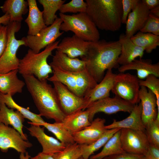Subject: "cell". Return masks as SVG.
I'll use <instances>...</instances> for the list:
<instances>
[{
  "label": "cell",
  "instance_id": "1",
  "mask_svg": "<svg viewBox=\"0 0 159 159\" xmlns=\"http://www.w3.org/2000/svg\"><path fill=\"white\" fill-rule=\"evenodd\" d=\"M121 52L119 41L104 40L89 42L86 55L81 58L86 69L97 83L103 78L105 71L118 68V60Z\"/></svg>",
  "mask_w": 159,
  "mask_h": 159
},
{
  "label": "cell",
  "instance_id": "2",
  "mask_svg": "<svg viewBox=\"0 0 159 159\" xmlns=\"http://www.w3.org/2000/svg\"><path fill=\"white\" fill-rule=\"evenodd\" d=\"M39 114L56 122L66 116L60 106L55 90L47 80H40L33 75L22 76Z\"/></svg>",
  "mask_w": 159,
  "mask_h": 159
},
{
  "label": "cell",
  "instance_id": "3",
  "mask_svg": "<svg viewBox=\"0 0 159 159\" xmlns=\"http://www.w3.org/2000/svg\"><path fill=\"white\" fill-rule=\"evenodd\" d=\"M122 0H86V13L97 29L115 32L122 24Z\"/></svg>",
  "mask_w": 159,
  "mask_h": 159
},
{
  "label": "cell",
  "instance_id": "4",
  "mask_svg": "<svg viewBox=\"0 0 159 159\" xmlns=\"http://www.w3.org/2000/svg\"><path fill=\"white\" fill-rule=\"evenodd\" d=\"M59 42L56 41L50 44L38 53L29 49L23 58L19 59V73L22 76L34 75L40 80H47L53 70L48 63L47 59L52 55L53 51L56 49Z\"/></svg>",
  "mask_w": 159,
  "mask_h": 159
},
{
  "label": "cell",
  "instance_id": "5",
  "mask_svg": "<svg viewBox=\"0 0 159 159\" xmlns=\"http://www.w3.org/2000/svg\"><path fill=\"white\" fill-rule=\"evenodd\" d=\"M59 16L62 21L60 30L72 32L75 35L86 41L99 40L100 34L98 29L86 12L72 15L60 13Z\"/></svg>",
  "mask_w": 159,
  "mask_h": 159
},
{
  "label": "cell",
  "instance_id": "6",
  "mask_svg": "<svg viewBox=\"0 0 159 159\" xmlns=\"http://www.w3.org/2000/svg\"><path fill=\"white\" fill-rule=\"evenodd\" d=\"M7 26L8 41L5 49L0 57V74L18 69L19 59L16 56L17 51L20 46L25 45L22 40H17L15 37V33L21 28V23L9 22Z\"/></svg>",
  "mask_w": 159,
  "mask_h": 159
},
{
  "label": "cell",
  "instance_id": "7",
  "mask_svg": "<svg viewBox=\"0 0 159 159\" xmlns=\"http://www.w3.org/2000/svg\"><path fill=\"white\" fill-rule=\"evenodd\" d=\"M139 80L128 73L116 74L111 91L115 96L135 105L140 102Z\"/></svg>",
  "mask_w": 159,
  "mask_h": 159
},
{
  "label": "cell",
  "instance_id": "8",
  "mask_svg": "<svg viewBox=\"0 0 159 159\" xmlns=\"http://www.w3.org/2000/svg\"><path fill=\"white\" fill-rule=\"evenodd\" d=\"M62 22L57 17L52 25L42 29L37 35L22 37L21 39L24 42V46L36 53L39 52L41 50L56 42L63 33L60 31Z\"/></svg>",
  "mask_w": 159,
  "mask_h": 159
},
{
  "label": "cell",
  "instance_id": "9",
  "mask_svg": "<svg viewBox=\"0 0 159 159\" xmlns=\"http://www.w3.org/2000/svg\"><path fill=\"white\" fill-rule=\"evenodd\" d=\"M135 105L115 96L97 100L90 105L86 110L88 112L89 120L91 122L95 115L97 113L102 112L111 114L121 111L130 113Z\"/></svg>",
  "mask_w": 159,
  "mask_h": 159
},
{
  "label": "cell",
  "instance_id": "10",
  "mask_svg": "<svg viewBox=\"0 0 159 159\" xmlns=\"http://www.w3.org/2000/svg\"><path fill=\"white\" fill-rule=\"evenodd\" d=\"M120 138L122 149L125 152L146 155L149 143L145 132L121 128Z\"/></svg>",
  "mask_w": 159,
  "mask_h": 159
},
{
  "label": "cell",
  "instance_id": "11",
  "mask_svg": "<svg viewBox=\"0 0 159 159\" xmlns=\"http://www.w3.org/2000/svg\"><path fill=\"white\" fill-rule=\"evenodd\" d=\"M60 107L66 115L80 110H85L86 100L58 82H52Z\"/></svg>",
  "mask_w": 159,
  "mask_h": 159
},
{
  "label": "cell",
  "instance_id": "12",
  "mask_svg": "<svg viewBox=\"0 0 159 159\" xmlns=\"http://www.w3.org/2000/svg\"><path fill=\"white\" fill-rule=\"evenodd\" d=\"M32 146L28 141L24 140L16 130L0 122V150L6 153L10 148L19 153H26V150Z\"/></svg>",
  "mask_w": 159,
  "mask_h": 159
},
{
  "label": "cell",
  "instance_id": "13",
  "mask_svg": "<svg viewBox=\"0 0 159 159\" xmlns=\"http://www.w3.org/2000/svg\"><path fill=\"white\" fill-rule=\"evenodd\" d=\"M104 119L97 117L90 124L81 131L72 135L75 143L79 145H89L99 138L107 130Z\"/></svg>",
  "mask_w": 159,
  "mask_h": 159
},
{
  "label": "cell",
  "instance_id": "14",
  "mask_svg": "<svg viewBox=\"0 0 159 159\" xmlns=\"http://www.w3.org/2000/svg\"><path fill=\"white\" fill-rule=\"evenodd\" d=\"M139 98L142 107L141 119L145 126L155 120H159L155 96L149 90L140 86Z\"/></svg>",
  "mask_w": 159,
  "mask_h": 159
},
{
  "label": "cell",
  "instance_id": "15",
  "mask_svg": "<svg viewBox=\"0 0 159 159\" xmlns=\"http://www.w3.org/2000/svg\"><path fill=\"white\" fill-rule=\"evenodd\" d=\"M27 128L30 135L36 138L41 145L43 153L54 155L62 151L67 147L64 144L44 132V127L31 124Z\"/></svg>",
  "mask_w": 159,
  "mask_h": 159
},
{
  "label": "cell",
  "instance_id": "16",
  "mask_svg": "<svg viewBox=\"0 0 159 159\" xmlns=\"http://www.w3.org/2000/svg\"><path fill=\"white\" fill-rule=\"evenodd\" d=\"M149 14L150 10L140 0L135 8L128 16L125 23L126 36L130 38L140 31L145 24Z\"/></svg>",
  "mask_w": 159,
  "mask_h": 159
},
{
  "label": "cell",
  "instance_id": "17",
  "mask_svg": "<svg viewBox=\"0 0 159 159\" xmlns=\"http://www.w3.org/2000/svg\"><path fill=\"white\" fill-rule=\"evenodd\" d=\"M116 74L108 70L102 80L84 97L86 100L85 110L93 102L110 97Z\"/></svg>",
  "mask_w": 159,
  "mask_h": 159
},
{
  "label": "cell",
  "instance_id": "18",
  "mask_svg": "<svg viewBox=\"0 0 159 159\" xmlns=\"http://www.w3.org/2000/svg\"><path fill=\"white\" fill-rule=\"evenodd\" d=\"M89 42L85 41L74 34L65 37L59 44L56 50L71 58H81L86 54Z\"/></svg>",
  "mask_w": 159,
  "mask_h": 159
},
{
  "label": "cell",
  "instance_id": "19",
  "mask_svg": "<svg viewBox=\"0 0 159 159\" xmlns=\"http://www.w3.org/2000/svg\"><path fill=\"white\" fill-rule=\"evenodd\" d=\"M118 40L121 46L120 53L117 62L119 64L123 65L130 64L137 57L142 59L144 49L135 44L130 38L122 33L120 35Z\"/></svg>",
  "mask_w": 159,
  "mask_h": 159
},
{
  "label": "cell",
  "instance_id": "20",
  "mask_svg": "<svg viewBox=\"0 0 159 159\" xmlns=\"http://www.w3.org/2000/svg\"><path fill=\"white\" fill-rule=\"evenodd\" d=\"M120 73L124 72L129 70H135L137 77L143 80L150 75L159 77V63L152 64L151 60L139 59H135L130 64L121 65L118 68Z\"/></svg>",
  "mask_w": 159,
  "mask_h": 159
},
{
  "label": "cell",
  "instance_id": "21",
  "mask_svg": "<svg viewBox=\"0 0 159 159\" xmlns=\"http://www.w3.org/2000/svg\"><path fill=\"white\" fill-rule=\"evenodd\" d=\"M142 107L141 103L135 105L130 115L120 121L114 120L112 122L106 125L107 129L115 128H126L145 132V127L141 119Z\"/></svg>",
  "mask_w": 159,
  "mask_h": 159
},
{
  "label": "cell",
  "instance_id": "22",
  "mask_svg": "<svg viewBox=\"0 0 159 159\" xmlns=\"http://www.w3.org/2000/svg\"><path fill=\"white\" fill-rule=\"evenodd\" d=\"M24 118L18 111H14L8 107L4 103L0 102V122L6 125H11L19 133L24 140H27V136L23 131Z\"/></svg>",
  "mask_w": 159,
  "mask_h": 159
},
{
  "label": "cell",
  "instance_id": "23",
  "mask_svg": "<svg viewBox=\"0 0 159 159\" xmlns=\"http://www.w3.org/2000/svg\"><path fill=\"white\" fill-rule=\"evenodd\" d=\"M51 67H57L70 72L82 71L86 68L85 62L78 58H71L66 54L56 50L52 61Z\"/></svg>",
  "mask_w": 159,
  "mask_h": 159
},
{
  "label": "cell",
  "instance_id": "24",
  "mask_svg": "<svg viewBox=\"0 0 159 159\" xmlns=\"http://www.w3.org/2000/svg\"><path fill=\"white\" fill-rule=\"evenodd\" d=\"M28 15L24 21L28 27L27 35H37L47 26L45 25L43 16V11L38 8L35 0H28Z\"/></svg>",
  "mask_w": 159,
  "mask_h": 159
},
{
  "label": "cell",
  "instance_id": "25",
  "mask_svg": "<svg viewBox=\"0 0 159 159\" xmlns=\"http://www.w3.org/2000/svg\"><path fill=\"white\" fill-rule=\"evenodd\" d=\"M18 72V69H15L0 74V93L5 94L10 93L12 96L16 93L22 92L25 83L18 78L17 75Z\"/></svg>",
  "mask_w": 159,
  "mask_h": 159
},
{
  "label": "cell",
  "instance_id": "26",
  "mask_svg": "<svg viewBox=\"0 0 159 159\" xmlns=\"http://www.w3.org/2000/svg\"><path fill=\"white\" fill-rule=\"evenodd\" d=\"M62 122L72 135L82 130L91 123L86 110H80L66 115Z\"/></svg>",
  "mask_w": 159,
  "mask_h": 159
},
{
  "label": "cell",
  "instance_id": "27",
  "mask_svg": "<svg viewBox=\"0 0 159 159\" xmlns=\"http://www.w3.org/2000/svg\"><path fill=\"white\" fill-rule=\"evenodd\" d=\"M27 1L24 0H6L0 7L2 11L8 14L10 17V22L21 23L22 15L28 11Z\"/></svg>",
  "mask_w": 159,
  "mask_h": 159
},
{
  "label": "cell",
  "instance_id": "28",
  "mask_svg": "<svg viewBox=\"0 0 159 159\" xmlns=\"http://www.w3.org/2000/svg\"><path fill=\"white\" fill-rule=\"evenodd\" d=\"M0 102L4 103L9 108L19 111L25 118L31 121L28 122L30 124L42 126L46 122L39 114L34 113L27 109L18 105L13 100L10 93L5 94L0 92Z\"/></svg>",
  "mask_w": 159,
  "mask_h": 159
},
{
  "label": "cell",
  "instance_id": "29",
  "mask_svg": "<svg viewBox=\"0 0 159 159\" xmlns=\"http://www.w3.org/2000/svg\"><path fill=\"white\" fill-rule=\"evenodd\" d=\"M75 79L78 95L84 97L97 84L87 69L78 72H71Z\"/></svg>",
  "mask_w": 159,
  "mask_h": 159
},
{
  "label": "cell",
  "instance_id": "30",
  "mask_svg": "<svg viewBox=\"0 0 159 159\" xmlns=\"http://www.w3.org/2000/svg\"><path fill=\"white\" fill-rule=\"evenodd\" d=\"M120 130L114 134L108 140L100 152L91 155L90 159H102L106 157L125 152L122 149L120 140Z\"/></svg>",
  "mask_w": 159,
  "mask_h": 159
},
{
  "label": "cell",
  "instance_id": "31",
  "mask_svg": "<svg viewBox=\"0 0 159 159\" xmlns=\"http://www.w3.org/2000/svg\"><path fill=\"white\" fill-rule=\"evenodd\" d=\"M136 45L142 48L148 53H151L159 46V36L139 31L130 37Z\"/></svg>",
  "mask_w": 159,
  "mask_h": 159
},
{
  "label": "cell",
  "instance_id": "32",
  "mask_svg": "<svg viewBox=\"0 0 159 159\" xmlns=\"http://www.w3.org/2000/svg\"><path fill=\"white\" fill-rule=\"evenodd\" d=\"M42 126L52 132L58 140L66 146L75 143L73 135L65 128L62 122H55L53 123L46 122Z\"/></svg>",
  "mask_w": 159,
  "mask_h": 159
},
{
  "label": "cell",
  "instance_id": "33",
  "mask_svg": "<svg viewBox=\"0 0 159 159\" xmlns=\"http://www.w3.org/2000/svg\"><path fill=\"white\" fill-rule=\"evenodd\" d=\"M43 8V16L44 22L48 26L52 25L57 17L56 13L66 0H39Z\"/></svg>",
  "mask_w": 159,
  "mask_h": 159
},
{
  "label": "cell",
  "instance_id": "34",
  "mask_svg": "<svg viewBox=\"0 0 159 159\" xmlns=\"http://www.w3.org/2000/svg\"><path fill=\"white\" fill-rule=\"evenodd\" d=\"M52 68L53 75L49 77L47 80L52 82H57L61 83L78 96L75 77L73 74L57 67Z\"/></svg>",
  "mask_w": 159,
  "mask_h": 159
},
{
  "label": "cell",
  "instance_id": "35",
  "mask_svg": "<svg viewBox=\"0 0 159 159\" xmlns=\"http://www.w3.org/2000/svg\"><path fill=\"white\" fill-rule=\"evenodd\" d=\"M121 129H107L99 138L92 144L82 145L83 150L82 157L84 159H89L92 154L103 147L113 135Z\"/></svg>",
  "mask_w": 159,
  "mask_h": 159
},
{
  "label": "cell",
  "instance_id": "36",
  "mask_svg": "<svg viewBox=\"0 0 159 159\" xmlns=\"http://www.w3.org/2000/svg\"><path fill=\"white\" fill-rule=\"evenodd\" d=\"M82 145L76 143L67 146L60 152L54 155V159H78L82 155Z\"/></svg>",
  "mask_w": 159,
  "mask_h": 159
},
{
  "label": "cell",
  "instance_id": "37",
  "mask_svg": "<svg viewBox=\"0 0 159 159\" xmlns=\"http://www.w3.org/2000/svg\"><path fill=\"white\" fill-rule=\"evenodd\" d=\"M139 82L140 86L146 87L155 96L158 116H159V79L155 75H150L144 80H139Z\"/></svg>",
  "mask_w": 159,
  "mask_h": 159
},
{
  "label": "cell",
  "instance_id": "38",
  "mask_svg": "<svg viewBox=\"0 0 159 159\" xmlns=\"http://www.w3.org/2000/svg\"><path fill=\"white\" fill-rule=\"evenodd\" d=\"M87 4L83 0H72L68 3L63 4L59 9L60 13L70 12L74 14L86 12Z\"/></svg>",
  "mask_w": 159,
  "mask_h": 159
},
{
  "label": "cell",
  "instance_id": "39",
  "mask_svg": "<svg viewBox=\"0 0 159 159\" xmlns=\"http://www.w3.org/2000/svg\"><path fill=\"white\" fill-rule=\"evenodd\" d=\"M145 132L149 144L159 148V120L156 119L146 125Z\"/></svg>",
  "mask_w": 159,
  "mask_h": 159
},
{
  "label": "cell",
  "instance_id": "40",
  "mask_svg": "<svg viewBox=\"0 0 159 159\" xmlns=\"http://www.w3.org/2000/svg\"><path fill=\"white\" fill-rule=\"evenodd\" d=\"M140 31L159 36V18L150 14L145 24Z\"/></svg>",
  "mask_w": 159,
  "mask_h": 159
},
{
  "label": "cell",
  "instance_id": "41",
  "mask_svg": "<svg viewBox=\"0 0 159 159\" xmlns=\"http://www.w3.org/2000/svg\"><path fill=\"white\" fill-rule=\"evenodd\" d=\"M140 0H122V24H125L129 14L136 7Z\"/></svg>",
  "mask_w": 159,
  "mask_h": 159
},
{
  "label": "cell",
  "instance_id": "42",
  "mask_svg": "<svg viewBox=\"0 0 159 159\" xmlns=\"http://www.w3.org/2000/svg\"><path fill=\"white\" fill-rule=\"evenodd\" d=\"M7 41V26L0 24V57L5 49Z\"/></svg>",
  "mask_w": 159,
  "mask_h": 159
},
{
  "label": "cell",
  "instance_id": "43",
  "mask_svg": "<svg viewBox=\"0 0 159 159\" xmlns=\"http://www.w3.org/2000/svg\"><path fill=\"white\" fill-rule=\"evenodd\" d=\"M145 157L143 155L133 154L125 152L107 157L108 159H144Z\"/></svg>",
  "mask_w": 159,
  "mask_h": 159
},
{
  "label": "cell",
  "instance_id": "44",
  "mask_svg": "<svg viewBox=\"0 0 159 159\" xmlns=\"http://www.w3.org/2000/svg\"><path fill=\"white\" fill-rule=\"evenodd\" d=\"M145 156L150 159H159V148L149 144Z\"/></svg>",
  "mask_w": 159,
  "mask_h": 159
},
{
  "label": "cell",
  "instance_id": "45",
  "mask_svg": "<svg viewBox=\"0 0 159 159\" xmlns=\"http://www.w3.org/2000/svg\"><path fill=\"white\" fill-rule=\"evenodd\" d=\"M142 3L149 10L159 6V0H142Z\"/></svg>",
  "mask_w": 159,
  "mask_h": 159
},
{
  "label": "cell",
  "instance_id": "46",
  "mask_svg": "<svg viewBox=\"0 0 159 159\" xmlns=\"http://www.w3.org/2000/svg\"><path fill=\"white\" fill-rule=\"evenodd\" d=\"M30 159H54V155L47 154L41 152L35 156L31 157Z\"/></svg>",
  "mask_w": 159,
  "mask_h": 159
},
{
  "label": "cell",
  "instance_id": "47",
  "mask_svg": "<svg viewBox=\"0 0 159 159\" xmlns=\"http://www.w3.org/2000/svg\"><path fill=\"white\" fill-rule=\"evenodd\" d=\"M10 22V17L6 13L0 17V24L7 25Z\"/></svg>",
  "mask_w": 159,
  "mask_h": 159
},
{
  "label": "cell",
  "instance_id": "48",
  "mask_svg": "<svg viewBox=\"0 0 159 159\" xmlns=\"http://www.w3.org/2000/svg\"><path fill=\"white\" fill-rule=\"evenodd\" d=\"M150 14L159 18V6L150 10Z\"/></svg>",
  "mask_w": 159,
  "mask_h": 159
},
{
  "label": "cell",
  "instance_id": "49",
  "mask_svg": "<svg viewBox=\"0 0 159 159\" xmlns=\"http://www.w3.org/2000/svg\"><path fill=\"white\" fill-rule=\"evenodd\" d=\"M31 157V156L27 152L25 153H20L19 155L20 159H29Z\"/></svg>",
  "mask_w": 159,
  "mask_h": 159
},
{
  "label": "cell",
  "instance_id": "50",
  "mask_svg": "<svg viewBox=\"0 0 159 159\" xmlns=\"http://www.w3.org/2000/svg\"><path fill=\"white\" fill-rule=\"evenodd\" d=\"M144 159H150L148 158V157H145V158H144Z\"/></svg>",
  "mask_w": 159,
  "mask_h": 159
},
{
  "label": "cell",
  "instance_id": "51",
  "mask_svg": "<svg viewBox=\"0 0 159 159\" xmlns=\"http://www.w3.org/2000/svg\"><path fill=\"white\" fill-rule=\"evenodd\" d=\"M102 159H108V157H105V158H104Z\"/></svg>",
  "mask_w": 159,
  "mask_h": 159
},
{
  "label": "cell",
  "instance_id": "52",
  "mask_svg": "<svg viewBox=\"0 0 159 159\" xmlns=\"http://www.w3.org/2000/svg\"><path fill=\"white\" fill-rule=\"evenodd\" d=\"M84 159L82 157V156L80 157L79 159Z\"/></svg>",
  "mask_w": 159,
  "mask_h": 159
}]
</instances>
